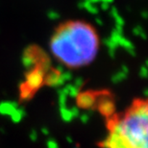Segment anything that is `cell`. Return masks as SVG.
Segmentation results:
<instances>
[{
	"mask_svg": "<svg viewBox=\"0 0 148 148\" xmlns=\"http://www.w3.org/2000/svg\"><path fill=\"white\" fill-rule=\"evenodd\" d=\"M49 46L59 63L69 69H80L95 60L100 48V38L90 23L70 20L56 29Z\"/></svg>",
	"mask_w": 148,
	"mask_h": 148,
	"instance_id": "6da1fadb",
	"label": "cell"
},
{
	"mask_svg": "<svg viewBox=\"0 0 148 148\" xmlns=\"http://www.w3.org/2000/svg\"><path fill=\"white\" fill-rule=\"evenodd\" d=\"M48 148H58V145H57V143H49Z\"/></svg>",
	"mask_w": 148,
	"mask_h": 148,
	"instance_id": "3957f363",
	"label": "cell"
},
{
	"mask_svg": "<svg viewBox=\"0 0 148 148\" xmlns=\"http://www.w3.org/2000/svg\"><path fill=\"white\" fill-rule=\"evenodd\" d=\"M105 148H147L148 108L145 100H137L122 115L109 125Z\"/></svg>",
	"mask_w": 148,
	"mask_h": 148,
	"instance_id": "7a4b0ae2",
	"label": "cell"
}]
</instances>
